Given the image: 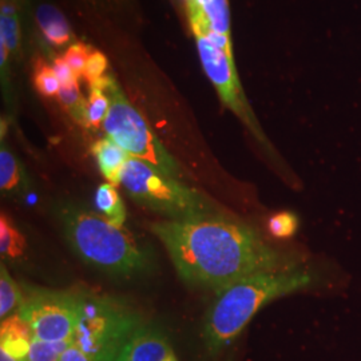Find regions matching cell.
I'll return each instance as SVG.
<instances>
[{
  "label": "cell",
  "instance_id": "obj_11",
  "mask_svg": "<svg viewBox=\"0 0 361 361\" xmlns=\"http://www.w3.org/2000/svg\"><path fill=\"white\" fill-rule=\"evenodd\" d=\"M34 340L32 329L16 312L1 320L0 325V349L15 357L27 359Z\"/></svg>",
  "mask_w": 361,
  "mask_h": 361
},
{
  "label": "cell",
  "instance_id": "obj_27",
  "mask_svg": "<svg viewBox=\"0 0 361 361\" xmlns=\"http://www.w3.org/2000/svg\"><path fill=\"white\" fill-rule=\"evenodd\" d=\"M61 361H90L87 359V356L78 348L74 343H71L68 345V348L66 349L61 357Z\"/></svg>",
  "mask_w": 361,
  "mask_h": 361
},
{
  "label": "cell",
  "instance_id": "obj_5",
  "mask_svg": "<svg viewBox=\"0 0 361 361\" xmlns=\"http://www.w3.org/2000/svg\"><path fill=\"white\" fill-rule=\"evenodd\" d=\"M141 316L123 302L106 297H82L80 317L73 343L90 361H116Z\"/></svg>",
  "mask_w": 361,
  "mask_h": 361
},
{
  "label": "cell",
  "instance_id": "obj_20",
  "mask_svg": "<svg viewBox=\"0 0 361 361\" xmlns=\"http://www.w3.org/2000/svg\"><path fill=\"white\" fill-rule=\"evenodd\" d=\"M34 85L35 89L47 98L58 97L61 91V82L56 77L51 66L47 65L44 61L38 59L34 65Z\"/></svg>",
  "mask_w": 361,
  "mask_h": 361
},
{
  "label": "cell",
  "instance_id": "obj_7",
  "mask_svg": "<svg viewBox=\"0 0 361 361\" xmlns=\"http://www.w3.org/2000/svg\"><path fill=\"white\" fill-rule=\"evenodd\" d=\"M82 297L54 290H35L18 310L34 334L47 343L73 341L80 317Z\"/></svg>",
  "mask_w": 361,
  "mask_h": 361
},
{
  "label": "cell",
  "instance_id": "obj_1",
  "mask_svg": "<svg viewBox=\"0 0 361 361\" xmlns=\"http://www.w3.org/2000/svg\"><path fill=\"white\" fill-rule=\"evenodd\" d=\"M180 279L216 293L256 271L300 262L288 257L250 225L221 212L152 224Z\"/></svg>",
  "mask_w": 361,
  "mask_h": 361
},
{
  "label": "cell",
  "instance_id": "obj_25",
  "mask_svg": "<svg viewBox=\"0 0 361 361\" xmlns=\"http://www.w3.org/2000/svg\"><path fill=\"white\" fill-rule=\"evenodd\" d=\"M107 66H109V62H107L104 54L101 51H97V50H92L90 58L87 61L86 68H85V74H83V78L86 79L89 86L99 82L102 78L107 75L106 74Z\"/></svg>",
  "mask_w": 361,
  "mask_h": 361
},
{
  "label": "cell",
  "instance_id": "obj_4",
  "mask_svg": "<svg viewBox=\"0 0 361 361\" xmlns=\"http://www.w3.org/2000/svg\"><path fill=\"white\" fill-rule=\"evenodd\" d=\"M121 183L138 204L169 219H192L219 212L202 194L135 157H130Z\"/></svg>",
  "mask_w": 361,
  "mask_h": 361
},
{
  "label": "cell",
  "instance_id": "obj_24",
  "mask_svg": "<svg viewBox=\"0 0 361 361\" xmlns=\"http://www.w3.org/2000/svg\"><path fill=\"white\" fill-rule=\"evenodd\" d=\"M0 40L6 43L10 52L16 51L20 44V26L16 15H1Z\"/></svg>",
  "mask_w": 361,
  "mask_h": 361
},
{
  "label": "cell",
  "instance_id": "obj_14",
  "mask_svg": "<svg viewBox=\"0 0 361 361\" xmlns=\"http://www.w3.org/2000/svg\"><path fill=\"white\" fill-rule=\"evenodd\" d=\"M95 205L104 214V219L116 226H123L126 207L114 185L102 183L95 193Z\"/></svg>",
  "mask_w": 361,
  "mask_h": 361
},
{
  "label": "cell",
  "instance_id": "obj_19",
  "mask_svg": "<svg viewBox=\"0 0 361 361\" xmlns=\"http://www.w3.org/2000/svg\"><path fill=\"white\" fill-rule=\"evenodd\" d=\"M110 97L98 86H90L89 98L86 99V128L99 129L104 126L110 110Z\"/></svg>",
  "mask_w": 361,
  "mask_h": 361
},
{
  "label": "cell",
  "instance_id": "obj_21",
  "mask_svg": "<svg viewBox=\"0 0 361 361\" xmlns=\"http://www.w3.org/2000/svg\"><path fill=\"white\" fill-rule=\"evenodd\" d=\"M73 341L47 343L38 338L32 340L27 361H61L66 349Z\"/></svg>",
  "mask_w": 361,
  "mask_h": 361
},
{
  "label": "cell",
  "instance_id": "obj_2",
  "mask_svg": "<svg viewBox=\"0 0 361 361\" xmlns=\"http://www.w3.org/2000/svg\"><path fill=\"white\" fill-rule=\"evenodd\" d=\"M317 271L301 262L249 274L219 290L207 310L204 336L210 353L229 347L259 310L271 301L314 288Z\"/></svg>",
  "mask_w": 361,
  "mask_h": 361
},
{
  "label": "cell",
  "instance_id": "obj_3",
  "mask_svg": "<svg viewBox=\"0 0 361 361\" xmlns=\"http://www.w3.org/2000/svg\"><path fill=\"white\" fill-rule=\"evenodd\" d=\"M62 222L68 244L91 267L118 276L137 274L149 268L146 252L122 226L77 207L63 210Z\"/></svg>",
  "mask_w": 361,
  "mask_h": 361
},
{
  "label": "cell",
  "instance_id": "obj_6",
  "mask_svg": "<svg viewBox=\"0 0 361 361\" xmlns=\"http://www.w3.org/2000/svg\"><path fill=\"white\" fill-rule=\"evenodd\" d=\"M91 86L101 87L110 97L111 104L104 123L106 135L131 157L142 159L173 178H178L182 174L178 162L159 142L140 111L131 106L116 79L106 75Z\"/></svg>",
  "mask_w": 361,
  "mask_h": 361
},
{
  "label": "cell",
  "instance_id": "obj_23",
  "mask_svg": "<svg viewBox=\"0 0 361 361\" xmlns=\"http://www.w3.org/2000/svg\"><path fill=\"white\" fill-rule=\"evenodd\" d=\"M92 50H94L92 47L82 43V42H75V43L70 44V47L66 50L63 59L78 78H83L85 68H86Z\"/></svg>",
  "mask_w": 361,
  "mask_h": 361
},
{
  "label": "cell",
  "instance_id": "obj_22",
  "mask_svg": "<svg viewBox=\"0 0 361 361\" xmlns=\"http://www.w3.org/2000/svg\"><path fill=\"white\" fill-rule=\"evenodd\" d=\"M300 226L298 217L292 212H280L268 219V231L276 238H290Z\"/></svg>",
  "mask_w": 361,
  "mask_h": 361
},
{
  "label": "cell",
  "instance_id": "obj_17",
  "mask_svg": "<svg viewBox=\"0 0 361 361\" xmlns=\"http://www.w3.org/2000/svg\"><path fill=\"white\" fill-rule=\"evenodd\" d=\"M25 301V297L22 295V290L15 283L11 274L1 264L0 267V317L4 320L6 317L13 314V310L22 307Z\"/></svg>",
  "mask_w": 361,
  "mask_h": 361
},
{
  "label": "cell",
  "instance_id": "obj_9",
  "mask_svg": "<svg viewBox=\"0 0 361 361\" xmlns=\"http://www.w3.org/2000/svg\"><path fill=\"white\" fill-rule=\"evenodd\" d=\"M173 350L158 328L142 324L118 353L116 361H164Z\"/></svg>",
  "mask_w": 361,
  "mask_h": 361
},
{
  "label": "cell",
  "instance_id": "obj_26",
  "mask_svg": "<svg viewBox=\"0 0 361 361\" xmlns=\"http://www.w3.org/2000/svg\"><path fill=\"white\" fill-rule=\"evenodd\" d=\"M56 77L59 79L61 85L67 83V82H71L74 79H79V78L73 73V70L70 68V66L66 63L63 56H59V58H55L54 59V66H52Z\"/></svg>",
  "mask_w": 361,
  "mask_h": 361
},
{
  "label": "cell",
  "instance_id": "obj_12",
  "mask_svg": "<svg viewBox=\"0 0 361 361\" xmlns=\"http://www.w3.org/2000/svg\"><path fill=\"white\" fill-rule=\"evenodd\" d=\"M91 153L95 157L97 164L104 178L111 185H119L122 180V173L131 155L122 149L118 143L109 137L98 140L92 145Z\"/></svg>",
  "mask_w": 361,
  "mask_h": 361
},
{
  "label": "cell",
  "instance_id": "obj_28",
  "mask_svg": "<svg viewBox=\"0 0 361 361\" xmlns=\"http://www.w3.org/2000/svg\"><path fill=\"white\" fill-rule=\"evenodd\" d=\"M0 361H27V359H19V357H15L13 355H10L8 352H6V350H1V349H0Z\"/></svg>",
  "mask_w": 361,
  "mask_h": 361
},
{
  "label": "cell",
  "instance_id": "obj_18",
  "mask_svg": "<svg viewBox=\"0 0 361 361\" xmlns=\"http://www.w3.org/2000/svg\"><path fill=\"white\" fill-rule=\"evenodd\" d=\"M58 99L73 119L86 128V99L80 94L78 79L61 85Z\"/></svg>",
  "mask_w": 361,
  "mask_h": 361
},
{
  "label": "cell",
  "instance_id": "obj_13",
  "mask_svg": "<svg viewBox=\"0 0 361 361\" xmlns=\"http://www.w3.org/2000/svg\"><path fill=\"white\" fill-rule=\"evenodd\" d=\"M37 23L44 39L55 47H63L73 40L71 28L65 15L52 4H40L37 8Z\"/></svg>",
  "mask_w": 361,
  "mask_h": 361
},
{
  "label": "cell",
  "instance_id": "obj_16",
  "mask_svg": "<svg viewBox=\"0 0 361 361\" xmlns=\"http://www.w3.org/2000/svg\"><path fill=\"white\" fill-rule=\"evenodd\" d=\"M23 186V171L13 153L1 145L0 150V188L3 193L15 194Z\"/></svg>",
  "mask_w": 361,
  "mask_h": 361
},
{
  "label": "cell",
  "instance_id": "obj_29",
  "mask_svg": "<svg viewBox=\"0 0 361 361\" xmlns=\"http://www.w3.org/2000/svg\"><path fill=\"white\" fill-rule=\"evenodd\" d=\"M164 361H178L177 360V357H176V356H174V353H173V352H171V353H170V355H169L168 357H166V359H165V360Z\"/></svg>",
  "mask_w": 361,
  "mask_h": 361
},
{
  "label": "cell",
  "instance_id": "obj_8",
  "mask_svg": "<svg viewBox=\"0 0 361 361\" xmlns=\"http://www.w3.org/2000/svg\"><path fill=\"white\" fill-rule=\"evenodd\" d=\"M197 49L201 58V63L207 73V78L219 91V98L225 106H228L235 116H238L250 133L256 137L268 153L273 154L271 143L267 140L262 129L258 125L257 119L253 114V110L246 101L244 91L241 87L238 74L234 65V59L228 54L219 50L205 37L195 35Z\"/></svg>",
  "mask_w": 361,
  "mask_h": 361
},
{
  "label": "cell",
  "instance_id": "obj_15",
  "mask_svg": "<svg viewBox=\"0 0 361 361\" xmlns=\"http://www.w3.org/2000/svg\"><path fill=\"white\" fill-rule=\"evenodd\" d=\"M26 250V240L23 234L6 214L0 217V253L4 259L22 257Z\"/></svg>",
  "mask_w": 361,
  "mask_h": 361
},
{
  "label": "cell",
  "instance_id": "obj_10",
  "mask_svg": "<svg viewBox=\"0 0 361 361\" xmlns=\"http://www.w3.org/2000/svg\"><path fill=\"white\" fill-rule=\"evenodd\" d=\"M194 35L207 31L231 34V13L228 0H182Z\"/></svg>",
  "mask_w": 361,
  "mask_h": 361
}]
</instances>
